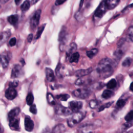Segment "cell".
I'll use <instances>...</instances> for the list:
<instances>
[{
  "label": "cell",
  "instance_id": "obj_35",
  "mask_svg": "<svg viewBox=\"0 0 133 133\" xmlns=\"http://www.w3.org/2000/svg\"><path fill=\"white\" fill-rule=\"evenodd\" d=\"M132 61V59L130 57H127L123 62L122 65L124 67H128L130 66Z\"/></svg>",
  "mask_w": 133,
  "mask_h": 133
},
{
  "label": "cell",
  "instance_id": "obj_5",
  "mask_svg": "<svg viewBox=\"0 0 133 133\" xmlns=\"http://www.w3.org/2000/svg\"><path fill=\"white\" fill-rule=\"evenodd\" d=\"M91 91L87 89H77L74 90L72 92L75 97L81 99H85L88 97Z\"/></svg>",
  "mask_w": 133,
  "mask_h": 133
},
{
  "label": "cell",
  "instance_id": "obj_31",
  "mask_svg": "<svg viewBox=\"0 0 133 133\" xmlns=\"http://www.w3.org/2000/svg\"><path fill=\"white\" fill-rule=\"evenodd\" d=\"M86 80L83 77H79L75 82V84L77 86H82L85 84Z\"/></svg>",
  "mask_w": 133,
  "mask_h": 133
},
{
  "label": "cell",
  "instance_id": "obj_17",
  "mask_svg": "<svg viewBox=\"0 0 133 133\" xmlns=\"http://www.w3.org/2000/svg\"><path fill=\"white\" fill-rule=\"evenodd\" d=\"M66 130L65 126L62 124H59L55 126L52 130V133H64Z\"/></svg>",
  "mask_w": 133,
  "mask_h": 133
},
{
  "label": "cell",
  "instance_id": "obj_28",
  "mask_svg": "<svg viewBox=\"0 0 133 133\" xmlns=\"http://www.w3.org/2000/svg\"><path fill=\"white\" fill-rule=\"evenodd\" d=\"M123 54H124L123 50L121 49V47H119L116 50H115V51L114 53V56L116 59L119 60L122 58Z\"/></svg>",
  "mask_w": 133,
  "mask_h": 133
},
{
  "label": "cell",
  "instance_id": "obj_23",
  "mask_svg": "<svg viewBox=\"0 0 133 133\" xmlns=\"http://www.w3.org/2000/svg\"><path fill=\"white\" fill-rule=\"evenodd\" d=\"M114 95V92L109 90V89H106L103 91L102 94V97L104 99H107L109 98H110L112 96H113Z\"/></svg>",
  "mask_w": 133,
  "mask_h": 133
},
{
  "label": "cell",
  "instance_id": "obj_50",
  "mask_svg": "<svg viewBox=\"0 0 133 133\" xmlns=\"http://www.w3.org/2000/svg\"><path fill=\"white\" fill-rule=\"evenodd\" d=\"M42 133H49V130L47 129V128H45V129L43 130Z\"/></svg>",
  "mask_w": 133,
  "mask_h": 133
},
{
  "label": "cell",
  "instance_id": "obj_21",
  "mask_svg": "<svg viewBox=\"0 0 133 133\" xmlns=\"http://www.w3.org/2000/svg\"><path fill=\"white\" fill-rule=\"evenodd\" d=\"M18 16L17 15H12L11 16H9L8 18H7V20L8 21V22L11 24V25H16L18 21Z\"/></svg>",
  "mask_w": 133,
  "mask_h": 133
},
{
  "label": "cell",
  "instance_id": "obj_6",
  "mask_svg": "<svg viewBox=\"0 0 133 133\" xmlns=\"http://www.w3.org/2000/svg\"><path fill=\"white\" fill-rule=\"evenodd\" d=\"M55 112L60 115H68L72 114V112L69 108L64 107L61 105H57L55 108Z\"/></svg>",
  "mask_w": 133,
  "mask_h": 133
},
{
  "label": "cell",
  "instance_id": "obj_48",
  "mask_svg": "<svg viewBox=\"0 0 133 133\" xmlns=\"http://www.w3.org/2000/svg\"><path fill=\"white\" fill-rule=\"evenodd\" d=\"M21 1H22V0H15V4H16L17 5H18L20 3V2H21Z\"/></svg>",
  "mask_w": 133,
  "mask_h": 133
},
{
  "label": "cell",
  "instance_id": "obj_13",
  "mask_svg": "<svg viewBox=\"0 0 133 133\" xmlns=\"http://www.w3.org/2000/svg\"><path fill=\"white\" fill-rule=\"evenodd\" d=\"M92 71V69L91 68H89L88 69H81V70H78L75 71V75L81 77H83L85 75H87L89 74Z\"/></svg>",
  "mask_w": 133,
  "mask_h": 133
},
{
  "label": "cell",
  "instance_id": "obj_20",
  "mask_svg": "<svg viewBox=\"0 0 133 133\" xmlns=\"http://www.w3.org/2000/svg\"><path fill=\"white\" fill-rule=\"evenodd\" d=\"M77 49V45L75 43H72L70 44L68 50L66 52V55L67 57L71 56L72 54H73V52H74Z\"/></svg>",
  "mask_w": 133,
  "mask_h": 133
},
{
  "label": "cell",
  "instance_id": "obj_29",
  "mask_svg": "<svg viewBox=\"0 0 133 133\" xmlns=\"http://www.w3.org/2000/svg\"><path fill=\"white\" fill-rule=\"evenodd\" d=\"M34 101V97L32 94L29 93L26 98V102L28 105H31L33 104V102Z\"/></svg>",
  "mask_w": 133,
  "mask_h": 133
},
{
  "label": "cell",
  "instance_id": "obj_11",
  "mask_svg": "<svg viewBox=\"0 0 133 133\" xmlns=\"http://www.w3.org/2000/svg\"><path fill=\"white\" fill-rule=\"evenodd\" d=\"M34 122L29 116H26L24 118V128L27 131H32L34 129Z\"/></svg>",
  "mask_w": 133,
  "mask_h": 133
},
{
  "label": "cell",
  "instance_id": "obj_27",
  "mask_svg": "<svg viewBox=\"0 0 133 133\" xmlns=\"http://www.w3.org/2000/svg\"><path fill=\"white\" fill-rule=\"evenodd\" d=\"M98 52V50L97 48H93L86 52V55L89 58H92Z\"/></svg>",
  "mask_w": 133,
  "mask_h": 133
},
{
  "label": "cell",
  "instance_id": "obj_8",
  "mask_svg": "<svg viewBox=\"0 0 133 133\" xmlns=\"http://www.w3.org/2000/svg\"><path fill=\"white\" fill-rule=\"evenodd\" d=\"M69 106L72 112H77L82 108L83 103L81 101H72L69 102Z\"/></svg>",
  "mask_w": 133,
  "mask_h": 133
},
{
  "label": "cell",
  "instance_id": "obj_32",
  "mask_svg": "<svg viewBox=\"0 0 133 133\" xmlns=\"http://www.w3.org/2000/svg\"><path fill=\"white\" fill-rule=\"evenodd\" d=\"M56 98L61 101H66L70 98V95L68 94H61L57 95Z\"/></svg>",
  "mask_w": 133,
  "mask_h": 133
},
{
  "label": "cell",
  "instance_id": "obj_4",
  "mask_svg": "<svg viewBox=\"0 0 133 133\" xmlns=\"http://www.w3.org/2000/svg\"><path fill=\"white\" fill-rule=\"evenodd\" d=\"M41 14V10H37L30 19V26L32 30H35L39 24L40 17Z\"/></svg>",
  "mask_w": 133,
  "mask_h": 133
},
{
  "label": "cell",
  "instance_id": "obj_49",
  "mask_svg": "<svg viewBox=\"0 0 133 133\" xmlns=\"http://www.w3.org/2000/svg\"><path fill=\"white\" fill-rule=\"evenodd\" d=\"M39 0H31V4H35L37 2H38Z\"/></svg>",
  "mask_w": 133,
  "mask_h": 133
},
{
  "label": "cell",
  "instance_id": "obj_10",
  "mask_svg": "<svg viewBox=\"0 0 133 133\" xmlns=\"http://www.w3.org/2000/svg\"><path fill=\"white\" fill-rule=\"evenodd\" d=\"M17 91L15 88L10 87L8 88L5 91V97L6 98L10 100H13L17 96Z\"/></svg>",
  "mask_w": 133,
  "mask_h": 133
},
{
  "label": "cell",
  "instance_id": "obj_54",
  "mask_svg": "<svg viewBox=\"0 0 133 133\" xmlns=\"http://www.w3.org/2000/svg\"><path fill=\"white\" fill-rule=\"evenodd\" d=\"M87 133H92L91 132H87Z\"/></svg>",
  "mask_w": 133,
  "mask_h": 133
},
{
  "label": "cell",
  "instance_id": "obj_14",
  "mask_svg": "<svg viewBox=\"0 0 133 133\" xmlns=\"http://www.w3.org/2000/svg\"><path fill=\"white\" fill-rule=\"evenodd\" d=\"M45 74L46 79L48 82H53L55 79V75L53 70L49 68H46L45 69Z\"/></svg>",
  "mask_w": 133,
  "mask_h": 133
},
{
  "label": "cell",
  "instance_id": "obj_7",
  "mask_svg": "<svg viewBox=\"0 0 133 133\" xmlns=\"http://www.w3.org/2000/svg\"><path fill=\"white\" fill-rule=\"evenodd\" d=\"M23 71L22 67L19 64H16L12 69L11 77L12 78L20 77L23 75Z\"/></svg>",
  "mask_w": 133,
  "mask_h": 133
},
{
  "label": "cell",
  "instance_id": "obj_47",
  "mask_svg": "<svg viewBox=\"0 0 133 133\" xmlns=\"http://www.w3.org/2000/svg\"><path fill=\"white\" fill-rule=\"evenodd\" d=\"M9 0H0V3L4 4H5L6 3H7Z\"/></svg>",
  "mask_w": 133,
  "mask_h": 133
},
{
  "label": "cell",
  "instance_id": "obj_1",
  "mask_svg": "<svg viewBox=\"0 0 133 133\" xmlns=\"http://www.w3.org/2000/svg\"><path fill=\"white\" fill-rule=\"evenodd\" d=\"M113 65L114 63L111 59L103 58L99 61L97 68V71L101 77H107L113 73Z\"/></svg>",
  "mask_w": 133,
  "mask_h": 133
},
{
  "label": "cell",
  "instance_id": "obj_39",
  "mask_svg": "<svg viewBox=\"0 0 133 133\" xmlns=\"http://www.w3.org/2000/svg\"><path fill=\"white\" fill-rule=\"evenodd\" d=\"M30 111L33 113V114H36L37 113V109H36V105L35 104H32L30 105Z\"/></svg>",
  "mask_w": 133,
  "mask_h": 133
},
{
  "label": "cell",
  "instance_id": "obj_51",
  "mask_svg": "<svg viewBox=\"0 0 133 133\" xmlns=\"http://www.w3.org/2000/svg\"><path fill=\"white\" fill-rule=\"evenodd\" d=\"M132 86H133V85H132V83H131L130 84V87H129V88H130V90L131 91H132V89H132Z\"/></svg>",
  "mask_w": 133,
  "mask_h": 133
},
{
  "label": "cell",
  "instance_id": "obj_45",
  "mask_svg": "<svg viewBox=\"0 0 133 133\" xmlns=\"http://www.w3.org/2000/svg\"><path fill=\"white\" fill-rule=\"evenodd\" d=\"M33 34H30L27 37V41L29 43H31L33 39Z\"/></svg>",
  "mask_w": 133,
  "mask_h": 133
},
{
  "label": "cell",
  "instance_id": "obj_3",
  "mask_svg": "<svg viewBox=\"0 0 133 133\" xmlns=\"http://www.w3.org/2000/svg\"><path fill=\"white\" fill-rule=\"evenodd\" d=\"M108 10L106 5V0H103L96 10L94 14V18L100 19Z\"/></svg>",
  "mask_w": 133,
  "mask_h": 133
},
{
  "label": "cell",
  "instance_id": "obj_40",
  "mask_svg": "<svg viewBox=\"0 0 133 133\" xmlns=\"http://www.w3.org/2000/svg\"><path fill=\"white\" fill-rule=\"evenodd\" d=\"M125 41H126V38H125L123 37V38H121V39L118 41V42H117V46L118 48L121 47L122 46V45L125 43Z\"/></svg>",
  "mask_w": 133,
  "mask_h": 133
},
{
  "label": "cell",
  "instance_id": "obj_16",
  "mask_svg": "<svg viewBox=\"0 0 133 133\" xmlns=\"http://www.w3.org/2000/svg\"><path fill=\"white\" fill-rule=\"evenodd\" d=\"M120 0H106V5L107 9L111 10L114 9L119 3Z\"/></svg>",
  "mask_w": 133,
  "mask_h": 133
},
{
  "label": "cell",
  "instance_id": "obj_34",
  "mask_svg": "<svg viewBox=\"0 0 133 133\" xmlns=\"http://www.w3.org/2000/svg\"><path fill=\"white\" fill-rule=\"evenodd\" d=\"M127 37L131 42H132V41H133V27H132V26H130L128 28V33H127Z\"/></svg>",
  "mask_w": 133,
  "mask_h": 133
},
{
  "label": "cell",
  "instance_id": "obj_22",
  "mask_svg": "<svg viewBox=\"0 0 133 133\" xmlns=\"http://www.w3.org/2000/svg\"><path fill=\"white\" fill-rule=\"evenodd\" d=\"M79 58V54L78 52H75L72 54L70 58V62L71 63L75 62L77 63L78 61Z\"/></svg>",
  "mask_w": 133,
  "mask_h": 133
},
{
  "label": "cell",
  "instance_id": "obj_15",
  "mask_svg": "<svg viewBox=\"0 0 133 133\" xmlns=\"http://www.w3.org/2000/svg\"><path fill=\"white\" fill-rule=\"evenodd\" d=\"M10 34L9 31H4L0 33V46L7 41Z\"/></svg>",
  "mask_w": 133,
  "mask_h": 133
},
{
  "label": "cell",
  "instance_id": "obj_25",
  "mask_svg": "<svg viewBox=\"0 0 133 133\" xmlns=\"http://www.w3.org/2000/svg\"><path fill=\"white\" fill-rule=\"evenodd\" d=\"M30 7V3L29 1L26 0L21 5L20 8L22 11H26L29 9Z\"/></svg>",
  "mask_w": 133,
  "mask_h": 133
},
{
  "label": "cell",
  "instance_id": "obj_33",
  "mask_svg": "<svg viewBox=\"0 0 133 133\" xmlns=\"http://www.w3.org/2000/svg\"><path fill=\"white\" fill-rule=\"evenodd\" d=\"M126 104V100L123 99H119L116 102V107L118 108H122Z\"/></svg>",
  "mask_w": 133,
  "mask_h": 133
},
{
  "label": "cell",
  "instance_id": "obj_19",
  "mask_svg": "<svg viewBox=\"0 0 133 133\" xmlns=\"http://www.w3.org/2000/svg\"><path fill=\"white\" fill-rule=\"evenodd\" d=\"M0 62L3 68H7L9 63L8 57L4 54H0Z\"/></svg>",
  "mask_w": 133,
  "mask_h": 133
},
{
  "label": "cell",
  "instance_id": "obj_52",
  "mask_svg": "<svg viewBox=\"0 0 133 133\" xmlns=\"http://www.w3.org/2000/svg\"><path fill=\"white\" fill-rule=\"evenodd\" d=\"M20 62H21L22 63V64H23V65H24V63H24V60H23V59H21V60L20 61Z\"/></svg>",
  "mask_w": 133,
  "mask_h": 133
},
{
  "label": "cell",
  "instance_id": "obj_53",
  "mask_svg": "<svg viewBox=\"0 0 133 133\" xmlns=\"http://www.w3.org/2000/svg\"><path fill=\"white\" fill-rule=\"evenodd\" d=\"M126 133H133V131H132V130H130V131H127Z\"/></svg>",
  "mask_w": 133,
  "mask_h": 133
},
{
  "label": "cell",
  "instance_id": "obj_37",
  "mask_svg": "<svg viewBox=\"0 0 133 133\" xmlns=\"http://www.w3.org/2000/svg\"><path fill=\"white\" fill-rule=\"evenodd\" d=\"M113 101H111V102H109L105 103V104H104V105H101V106L99 108L98 111H99V112H101V111L104 110L105 108H109V107L113 104Z\"/></svg>",
  "mask_w": 133,
  "mask_h": 133
},
{
  "label": "cell",
  "instance_id": "obj_9",
  "mask_svg": "<svg viewBox=\"0 0 133 133\" xmlns=\"http://www.w3.org/2000/svg\"><path fill=\"white\" fill-rule=\"evenodd\" d=\"M66 37V28L65 26H63L61 28V29L60 31L58 36V41L61 43V46L62 47H64V41Z\"/></svg>",
  "mask_w": 133,
  "mask_h": 133
},
{
  "label": "cell",
  "instance_id": "obj_55",
  "mask_svg": "<svg viewBox=\"0 0 133 133\" xmlns=\"http://www.w3.org/2000/svg\"><path fill=\"white\" fill-rule=\"evenodd\" d=\"M1 5H0V9H1Z\"/></svg>",
  "mask_w": 133,
  "mask_h": 133
},
{
  "label": "cell",
  "instance_id": "obj_38",
  "mask_svg": "<svg viewBox=\"0 0 133 133\" xmlns=\"http://www.w3.org/2000/svg\"><path fill=\"white\" fill-rule=\"evenodd\" d=\"M99 104V102L96 100H92L89 102V106L92 109H95L97 107Z\"/></svg>",
  "mask_w": 133,
  "mask_h": 133
},
{
  "label": "cell",
  "instance_id": "obj_46",
  "mask_svg": "<svg viewBox=\"0 0 133 133\" xmlns=\"http://www.w3.org/2000/svg\"><path fill=\"white\" fill-rule=\"evenodd\" d=\"M0 133H4V129L1 124H0Z\"/></svg>",
  "mask_w": 133,
  "mask_h": 133
},
{
  "label": "cell",
  "instance_id": "obj_26",
  "mask_svg": "<svg viewBox=\"0 0 133 133\" xmlns=\"http://www.w3.org/2000/svg\"><path fill=\"white\" fill-rule=\"evenodd\" d=\"M117 85L116 81L115 79H111L107 84V87L109 89H112L116 87Z\"/></svg>",
  "mask_w": 133,
  "mask_h": 133
},
{
  "label": "cell",
  "instance_id": "obj_12",
  "mask_svg": "<svg viewBox=\"0 0 133 133\" xmlns=\"http://www.w3.org/2000/svg\"><path fill=\"white\" fill-rule=\"evenodd\" d=\"M9 125L10 128L13 130L18 131L20 130L19 125V119L16 117L11 119H9Z\"/></svg>",
  "mask_w": 133,
  "mask_h": 133
},
{
  "label": "cell",
  "instance_id": "obj_36",
  "mask_svg": "<svg viewBox=\"0 0 133 133\" xmlns=\"http://www.w3.org/2000/svg\"><path fill=\"white\" fill-rule=\"evenodd\" d=\"M133 118V111L131 110L125 117V120L126 122H131Z\"/></svg>",
  "mask_w": 133,
  "mask_h": 133
},
{
  "label": "cell",
  "instance_id": "obj_24",
  "mask_svg": "<svg viewBox=\"0 0 133 133\" xmlns=\"http://www.w3.org/2000/svg\"><path fill=\"white\" fill-rule=\"evenodd\" d=\"M45 26H46V24H43V25H42L41 26H40L38 28L37 31L36 32L35 36V39H38L40 37V36H41L43 32L44 31V30L45 29Z\"/></svg>",
  "mask_w": 133,
  "mask_h": 133
},
{
  "label": "cell",
  "instance_id": "obj_41",
  "mask_svg": "<svg viewBox=\"0 0 133 133\" xmlns=\"http://www.w3.org/2000/svg\"><path fill=\"white\" fill-rule=\"evenodd\" d=\"M132 126V123L131 122H127L126 123H125L122 126V128L123 129H127L128 128Z\"/></svg>",
  "mask_w": 133,
  "mask_h": 133
},
{
  "label": "cell",
  "instance_id": "obj_18",
  "mask_svg": "<svg viewBox=\"0 0 133 133\" xmlns=\"http://www.w3.org/2000/svg\"><path fill=\"white\" fill-rule=\"evenodd\" d=\"M20 112V110L19 108H16L11 110L8 114V117L9 119H11L17 117V116L19 115Z\"/></svg>",
  "mask_w": 133,
  "mask_h": 133
},
{
  "label": "cell",
  "instance_id": "obj_44",
  "mask_svg": "<svg viewBox=\"0 0 133 133\" xmlns=\"http://www.w3.org/2000/svg\"><path fill=\"white\" fill-rule=\"evenodd\" d=\"M66 0H56L55 2V5L56 6L60 5L62 4H63Z\"/></svg>",
  "mask_w": 133,
  "mask_h": 133
},
{
  "label": "cell",
  "instance_id": "obj_42",
  "mask_svg": "<svg viewBox=\"0 0 133 133\" xmlns=\"http://www.w3.org/2000/svg\"><path fill=\"white\" fill-rule=\"evenodd\" d=\"M16 42H17L16 38L15 37H12L10 39L9 42V44L10 46H14L16 45Z\"/></svg>",
  "mask_w": 133,
  "mask_h": 133
},
{
  "label": "cell",
  "instance_id": "obj_2",
  "mask_svg": "<svg viewBox=\"0 0 133 133\" xmlns=\"http://www.w3.org/2000/svg\"><path fill=\"white\" fill-rule=\"evenodd\" d=\"M86 113L84 112H77L75 114L69 118L67 121L68 125L69 127H72L76 124L82 121L85 117Z\"/></svg>",
  "mask_w": 133,
  "mask_h": 133
},
{
  "label": "cell",
  "instance_id": "obj_30",
  "mask_svg": "<svg viewBox=\"0 0 133 133\" xmlns=\"http://www.w3.org/2000/svg\"><path fill=\"white\" fill-rule=\"evenodd\" d=\"M47 99L48 102V103L51 105H55V101L54 99V98L51 94L48 93L47 95Z\"/></svg>",
  "mask_w": 133,
  "mask_h": 133
},
{
  "label": "cell",
  "instance_id": "obj_43",
  "mask_svg": "<svg viewBox=\"0 0 133 133\" xmlns=\"http://www.w3.org/2000/svg\"><path fill=\"white\" fill-rule=\"evenodd\" d=\"M18 82L15 81H14L12 82H10L9 83V87L15 88V87H17L18 86Z\"/></svg>",
  "mask_w": 133,
  "mask_h": 133
}]
</instances>
